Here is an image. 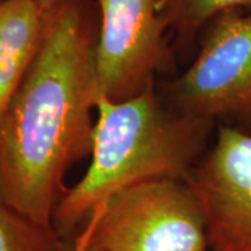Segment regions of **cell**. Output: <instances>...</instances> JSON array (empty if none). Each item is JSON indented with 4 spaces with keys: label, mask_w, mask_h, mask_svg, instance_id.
I'll list each match as a JSON object with an SVG mask.
<instances>
[{
    "label": "cell",
    "mask_w": 251,
    "mask_h": 251,
    "mask_svg": "<svg viewBox=\"0 0 251 251\" xmlns=\"http://www.w3.org/2000/svg\"><path fill=\"white\" fill-rule=\"evenodd\" d=\"M187 183L204 208L209 251H251V134L221 127Z\"/></svg>",
    "instance_id": "6"
},
{
    "label": "cell",
    "mask_w": 251,
    "mask_h": 251,
    "mask_svg": "<svg viewBox=\"0 0 251 251\" xmlns=\"http://www.w3.org/2000/svg\"><path fill=\"white\" fill-rule=\"evenodd\" d=\"M169 91L176 110L187 116L251 117V10L214 18L196 59Z\"/></svg>",
    "instance_id": "4"
},
{
    "label": "cell",
    "mask_w": 251,
    "mask_h": 251,
    "mask_svg": "<svg viewBox=\"0 0 251 251\" xmlns=\"http://www.w3.org/2000/svg\"><path fill=\"white\" fill-rule=\"evenodd\" d=\"M32 1H35L36 4H39L45 11H48V10H52L56 6H59L60 3L66 1V0H32Z\"/></svg>",
    "instance_id": "11"
},
{
    "label": "cell",
    "mask_w": 251,
    "mask_h": 251,
    "mask_svg": "<svg viewBox=\"0 0 251 251\" xmlns=\"http://www.w3.org/2000/svg\"><path fill=\"white\" fill-rule=\"evenodd\" d=\"M72 251H102L90 246L88 243V236L84 230H80L78 233L73 237L72 240Z\"/></svg>",
    "instance_id": "10"
},
{
    "label": "cell",
    "mask_w": 251,
    "mask_h": 251,
    "mask_svg": "<svg viewBox=\"0 0 251 251\" xmlns=\"http://www.w3.org/2000/svg\"><path fill=\"white\" fill-rule=\"evenodd\" d=\"M81 230L102 251H209L205 212L187 180L155 179L125 188Z\"/></svg>",
    "instance_id": "3"
},
{
    "label": "cell",
    "mask_w": 251,
    "mask_h": 251,
    "mask_svg": "<svg viewBox=\"0 0 251 251\" xmlns=\"http://www.w3.org/2000/svg\"><path fill=\"white\" fill-rule=\"evenodd\" d=\"M97 70L102 94L127 100L155 82L171 57L158 0H97Z\"/></svg>",
    "instance_id": "5"
},
{
    "label": "cell",
    "mask_w": 251,
    "mask_h": 251,
    "mask_svg": "<svg viewBox=\"0 0 251 251\" xmlns=\"http://www.w3.org/2000/svg\"><path fill=\"white\" fill-rule=\"evenodd\" d=\"M0 251H72L53 225H42L23 215L0 197Z\"/></svg>",
    "instance_id": "8"
},
{
    "label": "cell",
    "mask_w": 251,
    "mask_h": 251,
    "mask_svg": "<svg viewBox=\"0 0 251 251\" xmlns=\"http://www.w3.org/2000/svg\"><path fill=\"white\" fill-rule=\"evenodd\" d=\"M211 127L209 120L165 108L155 82L120 102L100 94L90 166L56 206L53 227L73 240L119 191L148 180H187Z\"/></svg>",
    "instance_id": "2"
},
{
    "label": "cell",
    "mask_w": 251,
    "mask_h": 251,
    "mask_svg": "<svg viewBox=\"0 0 251 251\" xmlns=\"http://www.w3.org/2000/svg\"><path fill=\"white\" fill-rule=\"evenodd\" d=\"M168 28L179 44H190L218 16L233 10H251V0H158Z\"/></svg>",
    "instance_id": "9"
},
{
    "label": "cell",
    "mask_w": 251,
    "mask_h": 251,
    "mask_svg": "<svg viewBox=\"0 0 251 251\" xmlns=\"http://www.w3.org/2000/svg\"><path fill=\"white\" fill-rule=\"evenodd\" d=\"M98 29L87 0L48 10L35 57L0 113V197L38 224L52 225L66 173L92 153Z\"/></svg>",
    "instance_id": "1"
},
{
    "label": "cell",
    "mask_w": 251,
    "mask_h": 251,
    "mask_svg": "<svg viewBox=\"0 0 251 251\" xmlns=\"http://www.w3.org/2000/svg\"><path fill=\"white\" fill-rule=\"evenodd\" d=\"M45 18L32 0H0V113L35 57Z\"/></svg>",
    "instance_id": "7"
}]
</instances>
